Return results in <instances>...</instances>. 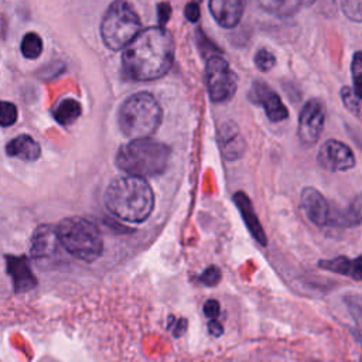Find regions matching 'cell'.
Wrapping results in <instances>:
<instances>
[{
    "label": "cell",
    "instance_id": "12",
    "mask_svg": "<svg viewBox=\"0 0 362 362\" xmlns=\"http://www.w3.org/2000/svg\"><path fill=\"white\" fill-rule=\"evenodd\" d=\"M249 98L252 102L262 105L267 117L272 122H281V120L287 119V116H288L287 107L283 105L280 96L272 88H269L266 83L255 82L249 92Z\"/></svg>",
    "mask_w": 362,
    "mask_h": 362
},
{
    "label": "cell",
    "instance_id": "6",
    "mask_svg": "<svg viewBox=\"0 0 362 362\" xmlns=\"http://www.w3.org/2000/svg\"><path fill=\"white\" fill-rule=\"evenodd\" d=\"M141 21L126 0L113 1L100 23V35L109 49L124 48L140 31Z\"/></svg>",
    "mask_w": 362,
    "mask_h": 362
},
{
    "label": "cell",
    "instance_id": "8",
    "mask_svg": "<svg viewBox=\"0 0 362 362\" xmlns=\"http://www.w3.org/2000/svg\"><path fill=\"white\" fill-rule=\"evenodd\" d=\"M325 124V107L321 100L318 99H311L308 100L298 117V137L300 141L310 147L314 146L324 129Z\"/></svg>",
    "mask_w": 362,
    "mask_h": 362
},
{
    "label": "cell",
    "instance_id": "17",
    "mask_svg": "<svg viewBox=\"0 0 362 362\" xmlns=\"http://www.w3.org/2000/svg\"><path fill=\"white\" fill-rule=\"evenodd\" d=\"M219 144L228 160H236L245 151L243 139L238 129L230 123H225L219 130Z\"/></svg>",
    "mask_w": 362,
    "mask_h": 362
},
{
    "label": "cell",
    "instance_id": "9",
    "mask_svg": "<svg viewBox=\"0 0 362 362\" xmlns=\"http://www.w3.org/2000/svg\"><path fill=\"white\" fill-rule=\"evenodd\" d=\"M61 242L57 226L41 225L35 229L31 240V256L41 264H51L61 256Z\"/></svg>",
    "mask_w": 362,
    "mask_h": 362
},
{
    "label": "cell",
    "instance_id": "19",
    "mask_svg": "<svg viewBox=\"0 0 362 362\" xmlns=\"http://www.w3.org/2000/svg\"><path fill=\"white\" fill-rule=\"evenodd\" d=\"M267 13L277 17H290L303 6V0H256Z\"/></svg>",
    "mask_w": 362,
    "mask_h": 362
},
{
    "label": "cell",
    "instance_id": "10",
    "mask_svg": "<svg viewBox=\"0 0 362 362\" xmlns=\"http://www.w3.org/2000/svg\"><path fill=\"white\" fill-rule=\"evenodd\" d=\"M318 164L328 171H346L355 165L352 150L339 140H327L317 156Z\"/></svg>",
    "mask_w": 362,
    "mask_h": 362
},
{
    "label": "cell",
    "instance_id": "29",
    "mask_svg": "<svg viewBox=\"0 0 362 362\" xmlns=\"http://www.w3.org/2000/svg\"><path fill=\"white\" fill-rule=\"evenodd\" d=\"M185 17L191 21L195 23L199 18V4L198 1L192 0L185 6Z\"/></svg>",
    "mask_w": 362,
    "mask_h": 362
},
{
    "label": "cell",
    "instance_id": "13",
    "mask_svg": "<svg viewBox=\"0 0 362 362\" xmlns=\"http://www.w3.org/2000/svg\"><path fill=\"white\" fill-rule=\"evenodd\" d=\"M209 10L221 27L232 28L243 16L245 0H209Z\"/></svg>",
    "mask_w": 362,
    "mask_h": 362
},
{
    "label": "cell",
    "instance_id": "18",
    "mask_svg": "<svg viewBox=\"0 0 362 362\" xmlns=\"http://www.w3.org/2000/svg\"><path fill=\"white\" fill-rule=\"evenodd\" d=\"M320 267L334 272V273H339V274H345L348 277H352L354 280H361V257H355V259H348L345 256H338L335 259L331 260H321L320 262Z\"/></svg>",
    "mask_w": 362,
    "mask_h": 362
},
{
    "label": "cell",
    "instance_id": "22",
    "mask_svg": "<svg viewBox=\"0 0 362 362\" xmlns=\"http://www.w3.org/2000/svg\"><path fill=\"white\" fill-rule=\"evenodd\" d=\"M341 98L348 110H351L356 117L361 116V99L359 95L349 86H344L341 89Z\"/></svg>",
    "mask_w": 362,
    "mask_h": 362
},
{
    "label": "cell",
    "instance_id": "7",
    "mask_svg": "<svg viewBox=\"0 0 362 362\" xmlns=\"http://www.w3.org/2000/svg\"><path fill=\"white\" fill-rule=\"evenodd\" d=\"M205 82L212 102L222 103L229 100L236 90V75L229 64L219 55H211L206 59Z\"/></svg>",
    "mask_w": 362,
    "mask_h": 362
},
{
    "label": "cell",
    "instance_id": "27",
    "mask_svg": "<svg viewBox=\"0 0 362 362\" xmlns=\"http://www.w3.org/2000/svg\"><path fill=\"white\" fill-rule=\"evenodd\" d=\"M221 270L216 266H211L199 276V281L204 283L205 286H215L221 281Z\"/></svg>",
    "mask_w": 362,
    "mask_h": 362
},
{
    "label": "cell",
    "instance_id": "32",
    "mask_svg": "<svg viewBox=\"0 0 362 362\" xmlns=\"http://www.w3.org/2000/svg\"><path fill=\"white\" fill-rule=\"evenodd\" d=\"M313 3H314V0H303V6H310Z\"/></svg>",
    "mask_w": 362,
    "mask_h": 362
},
{
    "label": "cell",
    "instance_id": "23",
    "mask_svg": "<svg viewBox=\"0 0 362 362\" xmlns=\"http://www.w3.org/2000/svg\"><path fill=\"white\" fill-rule=\"evenodd\" d=\"M17 120V107L11 102L0 100V126L8 127Z\"/></svg>",
    "mask_w": 362,
    "mask_h": 362
},
{
    "label": "cell",
    "instance_id": "14",
    "mask_svg": "<svg viewBox=\"0 0 362 362\" xmlns=\"http://www.w3.org/2000/svg\"><path fill=\"white\" fill-rule=\"evenodd\" d=\"M6 263L16 291H27L37 286L35 276L33 274L25 256H6Z\"/></svg>",
    "mask_w": 362,
    "mask_h": 362
},
{
    "label": "cell",
    "instance_id": "2",
    "mask_svg": "<svg viewBox=\"0 0 362 362\" xmlns=\"http://www.w3.org/2000/svg\"><path fill=\"white\" fill-rule=\"evenodd\" d=\"M107 209L126 222L146 221L154 208V192L146 178L122 175L115 178L105 192Z\"/></svg>",
    "mask_w": 362,
    "mask_h": 362
},
{
    "label": "cell",
    "instance_id": "30",
    "mask_svg": "<svg viewBox=\"0 0 362 362\" xmlns=\"http://www.w3.org/2000/svg\"><path fill=\"white\" fill-rule=\"evenodd\" d=\"M157 11H158V23L163 27L171 16V6L168 3H160L157 6Z\"/></svg>",
    "mask_w": 362,
    "mask_h": 362
},
{
    "label": "cell",
    "instance_id": "31",
    "mask_svg": "<svg viewBox=\"0 0 362 362\" xmlns=\"http://www.w3.org/2000/svg\"><path fill=\"white\" fill-rule=\"evenodd\" d=\"M208 329H209L211 335H214V337H219V335L223 332V328H222V325L216 321V318H214V320L209 321Z\"/></svg>",
    "mask_w": 362,
    "mask_h": 362
},
{
    "label": "cell",
    "instance_id": "11",
    "mask_svg": "<svg viewBox=\"0 0 362 362\" xmlns=\"http://www.w3.org/2000/svg\"><path fill=\"white\" fill-rule=\"evenodd\" d=\"M301 208L308 221H311L314 225H331L332 208L327 198L315 188L305 187L301 191Z\"/></svg>",
    "mask_w": 362,
    "mask_h": 362
},
{
    "label": "cell",
    "instance_id": "1",
    "mask_svg": "<svg viewBox=\"0 0 362 362\" xmlns=\"http://www.w3.org/2000/svg\"><path fill=\"white\" fill-rule=\"evenodd\" d=\"M174 59L173 35L161 25L148 27L124 47L123 72L133 81H154L165 75Z\"/></svg>",
    "mask_w": 362,
    "mask_h": 362
},
{
    "label": "cell",
    "instance_id": "16",
    "mask_svg": "<svg viewBox=\"0 0 362 362\" xmlns=\"http://www.w3.org/2000/svg\"><path fill=\"white\" fill-rule=\"evenodd\" d=\"M6 153L10 157H17L24 161H34L40 157V144L28 134H21L11 139L6 146Z\"/></svg>",
    "mask_w": 362,
    "mask_h": 362
},
{
    "label": "cell",
    "instance_id": "4",
    "mask_svg": "<svg viewBox=\"0 0 362 362\" xmlns=\"http://www.w3.org/2000/svg\"><path fill=\"white\" fill-rule=\"evenodd\" d=\"M163 110L157 99L147 92L129 96L119 109V127L130 139L150 137L160 126Z\"/></svg>",
    "mask_w": 362,
    "mask_h": 362
},
{
    "label": "cell",
    "instance_id": "3",
    "mask_svg": "<svg viewBox=\"0 0 362 362\" xmlns=\"http://www.w3.org/2000/svg\"><path fill=\"white\" fill-rule=\"evenodd\" d=\"M170 148L150 137L133 139L116 154V165L129 175L153 177L161 174L168 163Z\"/></svg>",
    "mask_w": 362,
    "mask_h": 362
},
{
    "label": "cell",
    "instance_id": "26",
    "mask_svg": "<svg viewBox=\"0 0 362 362\" xmlns=\"http://www.w3.org/2000/svg\"><path fill=\"white\" fill-rule=\"evenodd\" d=\"M344 13L354 21L359 23L362 20V8L361 0H342Z\"/></svg>",
    "mask_w": 362,
    "mask_h": 362
},
{
    "label": "cell",
    "instance_id": "28",
    "mask_svg": "<svg viewBox=\"0 0 362 362\" xmlns=\"http://www.w3.org/2000/svg\"><path fill=\"white\" fill-rule=\"evenodd\" d=\"M219 311H221V305H219V303H218L216 300H214V298L208 300V301L204 304V314H205L208 318H211V320L216 318V317L219 315Z\"/></svg>",
    "mask_w": 362,
    "mask_h": 362
},
{
    "label": "cell",
    "instance_id": "21",
    "mask_svg": "<svg viewBox=\"0 0 362 362\" xmlns=\"http://www.w3.org/2000/svg\"><path fill=\"white\" fill-rule=\"evenodd\" d=\"M21 52L28 59H35L42 52V40L37 33H27L21 41Z\"/></svg>",
    "mask_w": 362,
    "mask_h": 362
},
{
    "label": "cell",
    "instance_id": "25",
    "mask_svg": "<svg viewBox=\"0 0 362 362\" xmlns=\"http://www.w3.org/2000/svg\"><path fill=\"white\" fill-rule=\"evenodd\" d=\"M351 72L354 78V90L359 95L361 92V79H362V55L361 52H355L352 64H351Z\"/></svg>",
    "mask_w": 362,
    "mask_h": 362
},
{
    "label": "cell",
    "instance_id": "15",
    "mask_svg": "<svg viewBox=\"0 0 362 362\" xmlns=\"http://www.w3.org/2000/svg\"><path fill=\"white\" fill-rule=\"evenodd\" d=\"M233 201H235V204L238 205V208L240 209L242 218H243L246 226L249 228L250 233L253 235V238H255L260 245L264 246L266 242H267V239H266L264 230H263V228H262V225H260V222H259V219H257V216H256V214H255V211H253L252 202H250V199L247 198V195L243 194V192H236V194L233 195Z\"/></svg>",
    "mask_w": 362,
    "mask_h": 362
},
{
    "label": "cell",
    "instance_id": "24",
    "mask_svg": "<svg viewBox=\"0 0 362 362\" xmlns=\"http://www.w3.org/2000/svg\"><path fill=\"white\" fill-rule=\"evenodd\" d=\"M255 64H256L257 69L266 72V71H269V69H272L274 66L276 58H274V55L270 51L262 48L255 55Z\"/></svg>",
    "mask_w": 362,
    "mask_h": 362
},
{
    "label": "cell",
    "instance_id": "20",
    "mask_svg": "<svg viewBox=\"0 0 362 362\" xmlns=\"http://www.w3.org/2000/svg\"><path fill=\"white\" fill-rule=\"evenodd\" d=\"M81 116V105L75 99H64L54 109V117L59 124H72Z\"/></svg>",
    "mask_w": 362,
    "mask_h": 362
},
{
    "label": "cell",
    "instance_id": "5",
    "mask_svg": "<svg viewBox=\"0 0 362 362\" xmlns=\"http://www.w3.org/2000/svg\"><path fill=\"white\" fill-rule=\"evenodd\" d=\"M61 246L74 257L90 263L95 262L102 250V236L96 225L82 216H68L57 226Z\"/></svg>",
    "mask_w": 362,
    "mask_h": 362
}]
</instances>
